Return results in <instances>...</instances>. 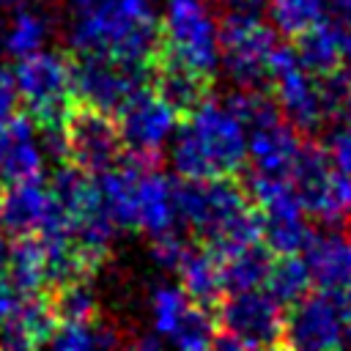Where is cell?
I'll use <instances>...</instances> for the list:
<instances>
[{
	"label": "cell",
	"mask_w": 351,
	"mask_h": 351,
	"mask_svg": "<svg viewBox=\"0 0 351 351\" xmlns=\"http://www.w3.org/2000/svg\"><path fill=\"white\" fill-rule=\"evenodd\" d=\"M71 3H74V5L80 8V5H88V3H93V0H71Z\"/></svg>",
	"instance_id": "40"
},
{
	"label": "cell",
	"mask_w": 351,
	"mask_h": 351,
	"mask_svg": "<svg viewBox=\"0 0 351 351\" xmlns=\"http://www.w3.org/2000/svg\"><path fill=\"white\" fill-rule=\"evenodd\" d=\"M340 55H343V63L351 69V30L340 33Z\"/></svg>",
	"instance_id": "36"
},
{
	"label": "cell",
	"mask_w": 351,
	"mask_h": 351,
	"mask_svg": "<svg viewBox=\"0 0 351 351\" xmlns=\"http://www.w3.org/2000/svg\"><path fill=\"white\" fill-rule=\"evenodd\" d=\"M47 346L63 348V351H88V348H110L118 346V337L112 329H107L99 318L88 321H55Z\"/></svg>",
	"instance_id": "26"
},
{
	"label": "cell",
	"mask_w": 351,
	"mask_h": 351,
	"mask_svg": "<svg viewBox=\"0 0 351 351\" xmlns=\"http://www.w3.org/2000/svg\"><path fill=\"white\" fill-rule=\"evenodd\" d=\"M310 269L313 288L346 299L351 293V233H324L313 236L302 252Z\"/></svg>",
	"instance_id": "16"
},
{
	"label": "cell",
	"mask_w": 351,
	"mask_h": 351,
	"mask_svg": "<svg viewBox=\"0 0 351 351\" xmlns=\"http://www.w3.org/2000/svg\"><path fill=\"white\" fill-rule=\"evenodd\" d=\"M151 239H154V258H156V263L165 266V269H176L178 261L186 252V244L181 241V236L170 228V230H165L159 236H151Z\"/></svg>",
	"instance_id": "33"
},
{
	"label": "cell",
	"mask_w": 351,
	"mask_h": 351,
	"mask_svg": "<svg viewBox=\"0 0 351 351\" xmlns=\"http://www.w3.org/2000/svg\"><path fill=\"white\" fill-rule=\"evenodd\" d=\"M27 296H33V293H22V291L14 288L5 277H0V326L16 315V310L25 304Z\"/></svg>",
	"instance_id": "34"
},
{
	"label": "cell",
	"mask_w": 351,
	"mask_h": 351,
	"mask_svg": "<svg viewBox=\"0 0 351 351\" xmlns=\"http://www.w3.org/2000/svg\"><path fill=\"white\" fill-rule=\"evenodd\" d=\"M186 304H189V299L184 296L181 288H170V285L156 288V293H154V335L170 337L176 324L181 321Z\"/></svg>",
	"instance_id": "31"
},
{
	"label": "cell",
	"mask_w": 351,
	"mask_h": 351,
	"mask_svg": "<svg viewBox=\"0 0 351 351\" xmlns=\"http://www.w3.org/2000/svg\"><path fill=\"white\" fill-rule=\"evenodd\" d=\"M274 252L263 244H247L241 250H233L228 255L219 258V269H222V288L225 291H247V288H261L269 271Z\"/></svg>",
	"instance_id": "24"
},
{
	"label": "cell",
	"mask_w": 351,
	"mask_h": 351,
	"mask_svg": "<svg viewBox=\"0 0 351 351\" xmlns=\"http://www.w3.org/2000/svg\"><path fill=\"white\" fill-rule=\"evenodd\" d=\"M44 151L36 137V123L30 115H11L0 126V181H19L41 176L44 170Z\"/></svg>",
	"instance_id": "18"
},
{
	"label": "cell",
	"mask_w": 351,
	"mask_h": 351,
	"mask_svg": "<svg viewBox=\"0 0 351 351\" xmlns=\"http://www.w3.org/2000/svg\"><path fill=\"white\" fill-rule=\"evenodd\" d=\"M176 214L189 225L197 244L217 258L261 241V211L241 173L211 178H181L173 184Z\"/></svg>",
	"instance_id": "1"
},
{
	"label": "cell",
	"mask_w": 351,
	"mask_h": 351,
	"mask_svg": "<svg viewBox=\"0 0 351 351\" xmlns=\"http://www.w3.org/2000/svg\"><path fill=\"white\" fill-rule=\"evenodd\" d=\"M214 313L208 307L200 304H186L181 321L176 324L173 335L167 337L170 343H176L178 348H189V351H200V348H211L214 343Z\"/></svg>",
	"instance_id": "28"
},
{
	"label": "cell",
	"mask_w": 351,
	"mask_h": 351,
	"mask_svg": "<svg viewBox=\"0 0 351 351\" xmlns=\"http://www.w3.org/2000/svg\"><path fill=\"white\" fill-rule=\"evenodd\" d=\"M60 129H63L66 162L77 165L90 176H99L101 170L118 165L123 156V143L118 134L115 115L107 110L74 99Z\"/></svg>",
	"instance_id": "9"
},
{
	"label": "cell",
	"mask_w": 351,
	"mask_h": 351,
	"mask_svg": "<svg viewBox=\"0 0 351 351\" xmlns=\"http://www.w3.org/2000/svg\"><path fill=\"white\" fill-rule=\"evenodd\" d=\"M230 5H255V0H228Z\"/></svg>",
	"instance_id": "39"
},
{
	"label": "cell",
	"mask_w": 351,
	"mask_h": 351,
	"mask_svg": "<svg viewBox=\"0 0 351 351\" xmlns=\"http://www.w3.org/2000/svg\"><path fill=\"white\" fill-rule=\"evenodd\" d=\"M14 288L22 293H44L47 288V252L36 233L16 236L14 244H8V263L3 274Z\"/></svg>",
	"instance_id": "23"
},
{
	"label": "cell",
	"mask_w": 351,
	"mask_h": 351,
	"mask_svg": "<svg viewBox=\"0 0 351 351\" xmlns=\"http://www.w3.org/2000/svg\"><path fill=\"white\" fill-rule=\"evenodd\" d=\"M162 44L214 80L219 63V33L203 0H170L162 19Z\"/></svg>",
	"instance_id": "10"
},
{
	"label": "cell",
	"mask_w": 351,
	"mask_h": 351,
	"mask_svg": "<svg viewBox=\"0 0 351 351\" xmlns=\"http://www.w3.org/2000/svg\"><path fill=\"white\" fill-rule=\"evenodd\" d=\"M145 85L176 112V118L181 123L211 96L214 80L195 71L181 58H176L159 38V47L154 49V55L145 66Z\"/></svg>",
	"instance_id": "15"
},
{
	"label": "cell",
	"mask_w": 351,
	"mask_h": 351,
	"mask_svg": "<svg viewBox=\"0 0 351 351\" xmlns=\"http://www.w3.org/2000/svg\"><path fill=\"white\" fill-rule=\"evenodd\" d=\"M302 137L293 123H288L282 115L250 129L247 134V159L252 162V173L263 176H282L288 178L291 165L299 154Z\"/></svg>",
	"instance_id": "17"
},
{
	"label": "cell",
	"mask_w": 351,
	"mask_h": 351,
	"mask_svg": "<svg viewBox=\"0 0 351 351\" xmlns=\"http://www.w3.org/2000/svg\"><path fill=\"white\" fill-rule=\"evenodd\" d=\"M335 16L343 27L351 30V0H335Z\"/></svg>",
	"instance_id": "35"
},
{
	"label": "cell",
	"mask_w": 351,
	"mask_h": 351,
	"mask_svg": "<svg viewBox=\"0 0 351 351\" xmlns=\"http://www.w3.org/2000/svg\"><path fill=\"white\" fill-rule=\"evenodd\" d=\"M340 27L326 22V19H318L315 25H310L307 30L296 33L293 36V55L299 58V63L313 74V77H321V74H329L335 69L343 66V55H340Z\"/></svg>",
	"instance_id": "22"
},
{
	"label": "cell",
	"mask_w": 351,
	"mask_h": 351,
	"mask_svg": "<svg viewBox=\"0 0 351 351\" xmlns=\"http://www.w3.org/2000/svg\"><path fill=\"white\" fill-rule=\"evenodd\" d=\"M112 115L126 154V159H121L137 167H154L162 156V145L178 123L176 112L148 85H143L132 96H126Z\"/></svg>",
	"instance_id": "8"
},
{
	"label": "cell",
	"mask_w": 351,
	"mask_h": 351,
	"mask_svg": "<svg viewBox=\"0 0 351 351\" xmlns=\"http://www.w3.org/2000/svg\"><path fill=\"white\" fill-rule=\"evenodd\" d=\"M326 154H329L332 165H335L340 173L351 176V118H346V121L337 126V132L329 137Z\"/></svg>",
	"instance_id": "32"
},
{
	"label": "cell",
	"mask_w": 351,
	"mask_h": 351,
	"mask_svg": "<svg viewBox=\"0 0 351 351\" xmlns=\"http://www.w3.org/2000/svg\"><path fill=\"white\" fill-rule=\"evenodd\" d=\"M219 60L239 88H263L266 63L277 47L274 30L261 19L255 5H230L217 27Z\"/></svg>",
	"instance_id": "6"
},
{
	"label": "cell",
	"mask_w": 351,
	"mask_h": 351,
	"mask_svg": "<svg viewBox=\"0 0 351 351\" xmlns=\"http://www.w3.org/2000/svg\"><path fill=\"white\" fill-rule=\"evenodd\" d=\"M266 293L288 307L293 304L296 299H302L310 288H313V280H310V269L302 258V252H288V255H274L271 263H269V271H266V280L263 285Z\"/></svg>",
	"instance_id": "25"
},
{
	"label": "cell",
	"mask_w": 351,
	"mask_h": 351,
	"mask_svg": "<svg viewBox=\"0 0 351 351\" xmlns=\"http://www.w3.org/2000/svg\"><path fill=\"white\" fill-rule=\"evenodd\" d=\"M247 165V132L239 118L206 99L181 121L173 140V167L181 178L236 176Z\"/></svg>",
	"instance_id": "3"
},
{
	"label": "cell",
	"mask_w": 351,
	"mask_h": 351,
	"mask_svg": "<svg viewBox=\"0 0 351 351\" xmlns=\"http://www.w3.org/2000/svg\"><path fill=\"white\" fill-rule=\"evenodd\" d=\"M266 90L280 107L282 118L299 132H315L324 123L315 77L299 63L293 47H274L266 63Z\"/></svg>",
	"instance_id": "11"
},
{
	"label": "cell",
	"mask_w": 351,
	"mask_h": 351,
	"mask_svg": "<svg viewBox=\"0 0 351 351\" xmlns=\"http://www.w3.org/2000/svg\"><path fill=\"white\" fill-rule=\"evenodd\" d=\"M178 277H181V291L192 304L208 307L214 310V304L219 302V296L225 293L222 288V269H219V258L197 244V247H186L184 258L176 266Z\"/></svg>",
	"instance_id": "20"
},
{
	"label": "cell",
	"mask_w": 351,
	"mask_h": 351,
	"mask_svg": "<svg viewBox=\"0 0 351 351\" xmlns=\"http://www.w3.org/2000/svg\"><path fill=\"white\" fill-rule=\"evenodd\" d=\"M145 85V69L110 55H71V93L77 101L115 112L126 96Z\"/></svg>",
	"instance_id": "13"
},
{
	"label": "cell",
	"mask_w": 351,
	"mask_h": 351,
	"mask_svg": "<svg viewBox=\"0 0 351 351\" xmlns=\"http://www.w3.org/2000/svg\"><path fill=\"white\" fill-rule=\"evenodd\" d=\"M47 38H49V19L41 11L16 5L14 16H11V22L3 33V49L11 58H22L27 52L41 49Z\"/></svg>",
	"instance_id": "27"
},
{
	"label": "cell",
	"mask_w": 351,
	"mask_h": 351,
	"mask_svg": "<svg viewBox=\"0 0 351 351\" xmlns=\"http://www.w3.org/2000/svg\"><path fill=\"white\" fill-rule=\"evenodd\" d=\"M173 184L154 167H143L134 186V228H143L148 236H159L173 228Z\"/></svg>",
	"instance_id": "19"
},
{
	"label": "cell",
	"mask_w": 351,
	"mask_h": 351,
	"mask_svg": "<svg viewBox=\"0 0 351 351\" xmlns=\"http://www.w3.org/2000/svg\"><path fill=\"white\" fill-rule=\"evenodd\" d=\"M55 326V315L49 299L44 293H33L16 310L11 321L0 326V346L3 348H36L44 346Z\"/></svg>",
	"instance_id": "21"
},
{
	"label": "cell",
	"mask_w": 351,
	"mask_h": 351,
	"mask_svg": "<svg viewBox=\"0 0 351 351\" xmlns=\"http://www.w3.org/2000/svg\"><path fill=\"white\" fill-rule=\"evenodd\" d=\"M266 5H269V16L274 27L291 38L307 30L310 25H315L318 19H324L321 0H266Z\"/></svg>",
	"instance_id": "29"
},
{
	"label": "cell",
	"mask_w": 351,
	"mask_h": 351,
	"mask_svg": "<svg viewBox=\"0 0 351 351\" xmlns=\"http://www.w3.org/2000/svg\"><path fill=\"white\" fill-rule=\"evenodd\" d=\"M22 0H0V11H5V8H16Z\"/></svg>",
	"instance_id": "38"
},
{
	"label": "cell",
	"mask_w": 351,
	"mask_h": 351,
	"mask_svg": "<svg viewBox=\"0 0 351 351\" xmlns=\"http://www.w3.org/2000/svg\"><path fill=\"white\" fill-rule=\"evenodd\" d=\"M211 348H277L282 340L285 307L266 291H225L214 304Z\"/></svg>",
	"instance_id": "4"
},
{
	"label": "cell",
	"mask_w": 351,
	"mask_h": 351,
	"mask_svg": "<svg viewBox=\"0 0 351 351\" xmlns=\"http://www.w3.org/2000/svg\"><path fill=\"white\" fill-rule=\"evenodd\" d=\"M288 181L304 208L318 222L337 225L351 217V176L340 173L326 148L318 143H302L299 154L291 165Z\"/></svg>",
	"instance_id": "7"
},
{
	"label": "cell",
	"mask_w": 351,
	"mask_h": 351,
	"mask_svg": "<svg viewBox=\"0 0 351 351\" xmlns=\"http://www.w3.org/2000/svg\"><path fill=\"white\" fill-rule=\"evenodd\" d=\"M346 332H348V335H351V321H348V329H346Z\"/></svg>",
	"instance_id": "41"
},
{
	"label": "cell",
	"mask_w": 351,
	"mask_h": 351,
	"mask_svg": "<svg viewBox=\"0 0 351 351\" xmlns=\"http://www.w3.org/2000/svg\"><path fill=\"white\" fill-rule=\"evenodd\" d=\"M16 96L25 101L36 126H60L74 93H71V55L55 49H36L16 58L11 71Z\"/></svg>",
	"instance_id": "5"
},
{
	"label": "cell",
	"mask_w": 351,
	"mask_h": 351,
	"mask_svg": "<svg viewBox=\"0 0 351 351\" xmlns=\"http://www.w3.org/2000/svg\"><path fill=\"white\" fill-rule=\"evenodd\" d=\"M5 263H8V241H5V233L0 230V277L5 274Z\"/></svg>",
	"instance_id": "37"
},
{
	"label": "cell",
	"mask_w": 351,
	"mask_h": 351,
	"mask_svg": "<svg viewBox=\"0 0 351 351\" xmlns=\"http://www.w3.org/2000/svg\"><path fill=\"white\" fill-rule=\"evenodd\" d=\"M315 88H318V101H321L324 121L351 118V74L346 71V66L315 77Z\"/></svg>",
	"instance_id": "30"
},
{
	"label": "cell",
	"mask_w": 351,
	"mask_h": 351,
	"mask_svg": "<svg viewBox=\"0 0 351 351\" xmlns=\"http://www.w3.org/2000/svg\"><path fill=\"white\" fill-rule=\"evenodd\" d=\"M162 38V19L151 0H93L80 5L71 25L74 55H110L132 66H148Z\"/></svg>",
	"instance_id": "2"
},
{
	"label": "cell",
	"mask_w": 351,
	"mask_h": 351,
	"mask_svg": "<svg viewBox=\"0 0 351 351\" xmlns=\"http://www.w3.org/2000/svg\"><path fill=\"white\" fill-rule=\"evenodd\" d=\"M346 329H348V318L340 302L332 293L310 288L302 299L285 307L280 346L302 348V351L340 348L346 343Z\"/></svg>",
	"instance_id": "12"
},
{
	"label": "cell",
	"mask_w": 351,
	"mask_h": 351,
	"mask_svg": "<svg viewBox=\"0 0 351 351\" xmlns=\"http://www.w3.org/2000/svg\"><path fill=\"white\" fill-rule=\"evenodd\" d=\"M0 225L14 236H49L69 230V219L41 176L8 181V186L0 189Z\"/></svg>",
	"instance_id": "14"
}]
</instances>
